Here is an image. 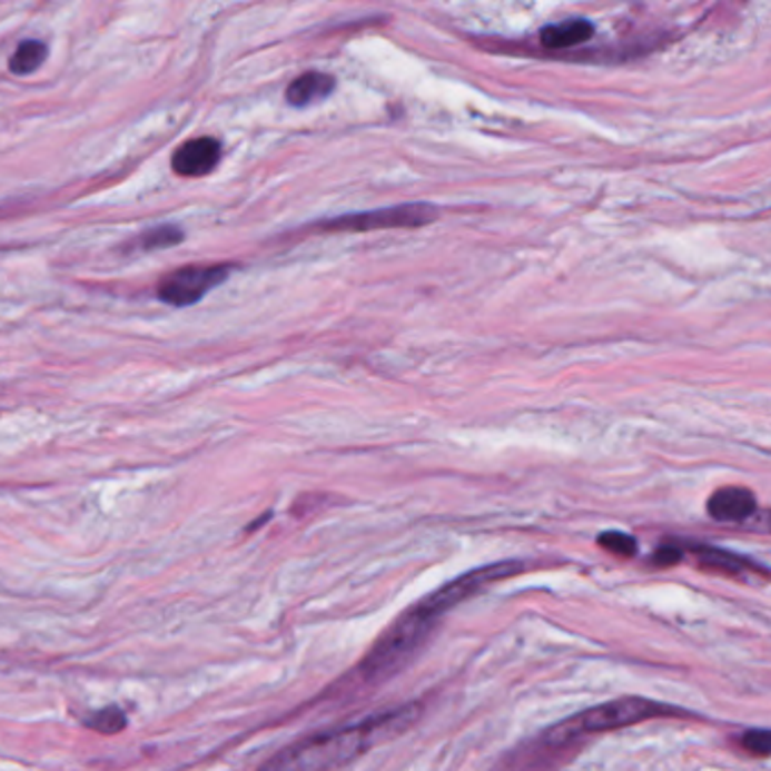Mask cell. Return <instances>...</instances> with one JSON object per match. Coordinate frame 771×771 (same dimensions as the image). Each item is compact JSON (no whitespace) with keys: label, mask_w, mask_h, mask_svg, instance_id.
<instances>
[{"label":"cell","mask_w":771,"mask_h":771,"mask_svg":"<svg viewBox=\"0 0 771 771\" xmlns=\"http://www.w3.org/2000/svg\"><path fill=\"white\" fill-rule=\"evenodd\" d=\"M229 274V265H188L168 274L159 284L157 295L170 306L186 308L204 299L216 286L225 284Z\"/></svg>","instance_id":"5"},{"label":"cell","mask_w":771,"mask_h":771,"mask_svg":"<svg viewBox=\"0 0 771 771\" xmlns=\"http://www.w3.org/2000/svg\"><path fill=\"white\" fill-rule=\"evenodd\" d=\"M597 545L622 559H631L639 554V541L624 532H602L597 536Z\"/></svg>","instance_id":"13"},{"label":"cell","mask_w":771,"mask_h":771,"mask_svg":"<svg viewBox=\"0 0 771 771\" xmlns=\"http://www.w3.org/2000/svg\"><path fill=\"white\" fill-rule=\"evenodd\" d=\"M471 597L473 586L464 577H455L403 611L365 654L358 668L363 681L380 683L401 672L431 641L439 620Z\"/></svg>","instance_id":"2"},{"label":"cell","mask_w":771,"mask_h":771,"mask_svg":"<svg viewBox=\"0 0 771 771\" xmlns=\"http://www.w3.org/2000/svg\"><path fill=\"white\" fill-rule=\"evenodd\" d=\"M593 32H595L593 23H589L584 19H571V21H564V23L543 28L541 41H543L545 48H552V50L573 48V46H580V43L589 41L593 37Z\"/></svg>","instance_id":"10"},{"label":"cell","mask_w":771,"mask_h":771,"mask_svg":"<svg viewBox=\"0 0 771 771\" xmlns=\"http://www.w3.org/2000/svg\"><path fill=\"white\" fill-rule=\"evenodd\" d=\"M706 510L720 523H742L755 514L758 501L744 486H724L709 498Z\"/></svg>","instance_id":"7"},{"label":"cell","mask_w":771,"mask_h":771,"mask_svg":"<svg viewBox=\"0 0 771 771\" xmlns=\"http://www.w3.org/2000/svg\"><path fill=\"white\" fill-rule=\"evenodd\" d=\"M46 57H48V46L43 41L28 39L10 57V70L14 76H32L34 70L46 61Z\"/></svg>","instance_id":"11"},{"label":"cell","mask_w":771,"mask_h":771,"mask_svg":"<svg viewBox=\"0 0 771 771\" xmlns=\"http://www.w3.org/2000/svg\"><path fill=\"white\" fill-rule=\"evenodd\" d=\"M335 89V78L326 76V73H306V76H299L290 87H288V102L293 107H308V105H315L324 98H328Z\"/></svg>","instance_id":"9"},{"label":"cell","mask_w":771,"mask_h":771,"mask_svg":"<svg viewBox=\"0 0 771 771\" xmlns=\"http://www.w3.org/2000/svg\"><path fill=\"white\" fill-rule=\"evenodd\" d=\"M87 729H93L102 735H116L127 729V715L118 706H107L102 711L91 713L89 718L82 720Z\"/></svg>","instance_id":"12"},{"label":"cell","mask_w":771,"mask_h":771,"mask_svg":"<svg viewBox=\"0 0 771 771\" xmlns=\"http://www.w3.org/2000/svg\"><path fill=\"white\" fill-rule=\"evenodd\" d=\"M663 718H696V715L683 709H676L672 704H663V701L645 699V696H620L552 726L545 733V740L550 744H564L577 735L617 731V729L636 726L641 722L663 720Z\"/></svg>","instance_id":"3"},{"label":"cell","mask_w":771,"mask_h":771,"mask_svg":"<svg viewBox=\"0 0 771 771\" xmlns=\"http://www.w3.org/2000/svg\"><path fill=\"white\" fill-rule=\"evenodd\" d=\"M184 240V234L181 229L172 227V225H164V227H155L150 231H146L144 236H140V247L144 249H161V247H172L177 243Z\"/></svg>","instance_id":"14"},{"label":"cell","mask_w":771,"mask_h":771,"mask_svg":"<svg viewBox=\"0 0 771 771\" xmlns=\"http://www.w3.org/2000/svg\"><path fill=\"white\" fill-rule=\"evenodd\" d=\"M683 554H685V550H683V547H676V545H663V547H659V550L654 552L652 561H654L656 566H661V569H670V566L679 564V561L683 559Z\"/></svg>","instance_id":"16"},{"label":"cell","mask_w":771,"mask_h":771,"mask_svg":"<svg viewBox=\"0 0 771 771\" xmlns=\"http://www.w3.org/2000/svg\"><path fill=\"white\" fill-rule=\"evenodd\" d=\"M418 715L421 701H414L354 724L306 735L278 751L258 771H333L403 733Z\"/></svg>","instance_id":"1"},{"label":"cell","mask_w":771,"mask_h":771,"mask_svg":"<svg viewBox=\"0 0 771 771\" xmlns=\"http://www.w3.org/2000/svg\"><path fill=\"white\" fill-rule=\"evenodd\" d=\"M690 552L696 556L699 566L706 571H715L722 575H731V577H740L744 573H760L767 580V569L758 566L755 561L733 554L729 550H720V547H709V545H692Z\"/></svg>","instance_id":"8"},{"label":"cell","mask_w":771,"mask_h":771,"mask_svg":"<svg viewBox=\"0 0 771 771\" xmlns=\"http://www.w3.org/2000/svg\"><path fill=\"white\" fill-rule=\"evenodd\" d=\"M220 157H223L220 140L210 136L192 138L172 155V170L181 177H204L210 170H216V166L220 164Z\"/></svg>","instance_id":"6"},{"label":"cell","mask_w":771,"mask_h":771,"mask_svg":"<svg viewBox=\"0 0 771 771\" xmlns=\"http://www.w3.org/2000/svg\"><path fill=\"white\" fill-rule=\"evenodd\" d=\"M742 747L755 758H767L771 751V733L767 729H749L742 735Z\"/></svg>","instance_id":"15"},{"label":"cell","mask_w":771,"mask_h":771,"mask_svg":"<svg viewBox=\"0 0 771 771\" xmlns=\"http://www.w3.org/2000/svg\"><path fill=\"white\" fill-rule=\"evenodd\" d=\"M437 220L433 204H401L367 214L342 216L322 225V231H374V229H416Z\"/></svg>","instance_id":"4"}]
</instances>
